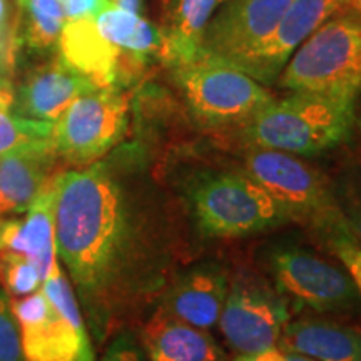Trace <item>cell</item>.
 <instances>
[{
  "label": "cell",
  "mask_w": 361,
  "mask_h": 361,
  "mask_svg": "<svg viewBox=\"0 0 361 361\" xmlns=\"http://www.w3.org/2000/svg\"><path fill=\"white\" fill-rule=\"evenodd\" d=\"M180 189L202 238H246L291 223L283 207L243 171H197Z\"/></svg>",
  "instance_id": "3"
},
{
  "label": "cell",
  "mask_w": 361,
  "mask_h": 361,
  "mask_svg": "<svg viewBox=\"0 0 361 361\" xmlns=\"http://www.w3.org/2000/svg\"><path fill=\"white\" fill-rule=\"evenodd\" d=\"M331 252L343 263V268L353 279L361 300V245L355 238L343 239L331 247Z\"/></svg>",
  "instance_id": "27"
},
{
  "label": "cell",
  "mask_w": 361,
  "mask_h": 361,
  "mask_svg": "<svg viewBox=\"0 0 361 361\" xmlns=\"http://www.w3.org/2000/svg\"><path fill=\"white\" fill-rule=\"evenodd\" d=\"M340 2L343 4V6H350V4H351V0H340Z\"/></svg>",
  "instance_id": "36"
},
{
  "label": "cell",
  "mask_w": 361,
  "mask_h": 361,
  "mask_svg": "<svg viewBox=\"0 0 361 361\" xmlns=\"http://www.w3.org/2000/svg\"><path fill=\"white\" fill-rule=\"evenodd\" d=\"M343 211H345L346 221H348V226L353 233L356 241L361 245V194L358 196L351 197L348 204L341 206Z\"/></svg>",
  "instance_id": "29"
},
{
  "label": "cell",
  "mask_w": 361,
  "mask_h": 361,
  "mask_svg": "<svg viewBox=\"0 0 361 361\" xmlns=\"http://www.w3.org/2000/svg\"><path fill=\"white\" fill-rule=\"evenodd\" d=\"M0 361H25L19 326L4 291H0Z\"/></svg>",
  "instance_id": "25"
},
{
  "label": "cell",
  "mask_w": 361,
  "mask_h": 361,
  "mask_svg": "<svg viewBox=\"0 0 361 361\" xmlns=\"http://www.w3.org/2000/svg\"><path fill=\"white\" fill-rule=\"evenodd\" d=\"M8 301L25 361H94L82 311L61 261L39 291Z\"/></svg>",
  "instance_id": "6"
},
{
  "label": "cell",
  "mask_w": 361,
  "mask_h": 361,
  "mask_svg": "<svg viewBox=\"0 0 361 361\" xmlns=\"http://www.w3.org/2000/svg\"><path fill=\"white\" fill-rule=\"evenodd\" d=\"M279 348L318 361H361V329L328 319H298L284 326Z\"/></svg>",
  "instance_id": "20"
},
{
  "label": "cell",
  "mask_w": 361,
  "mask_h": 361,
  "mask_svg": "<svg viewBox=\"0 0 361 361\" xmlns=\"http://www.w3.org/2000/svg\"><path fill=\"white\" fill-rule=\"evenodd\" d=\"M109 2H114V0H109Z\"/></svg>",
  "instance_id": "38"
},
{
  "label": "cell",
  "mask_w": 361,
  "mask_h": 361,
  "mask_svg": "<svg viewBox=\"0 0 361 361\" xmlns=\"http://www.w3.org/2000/svg\"><path fill=\"white\" fill-rule=\"evenodd\" d=\"M274 288L300 308L316 313H348L360 301V293L346 269L319 258L296 245H279L266 255Z\"/></svg>",
  "instance_id": "9"
},
{
  "label": "cell",
  "mask_w": 361,
  "mask_h": 361,
  "mask_svg": "<svg viewBox=\"0 0 361 361\" xmlns=\"http://www.w3.org/2000/svg\"><path fill=\"white\" fill-rule=\"evenodd\" d=\"M56 250L99 346L154 303L174 276L178 229L151 154L119 144L56 180Z\"/></svg>",
  "instance_id": "1"
},
{
  "label": "cell",
  "mask_w": 361,
  "mask_h": 361,
  "mask_svg": "<svg viewBox=\"0 0 361 361\" xmlns=\"http://www.w3.org/2000/svg\"><path fill=\"white\" fill-rule=\"evenodd\" d=\"M360 123H361V121H360Z\"/></svg>",
  "instance_id": "39"
},
{
  "label": "cell",
  "mask_w": 361,
  "mask_h": 361,
  "mask_svg": "<svg viewBox=\"0 0 361 361\" xmlns=\"http://www.w3.org/2000/svg\"><path fill=\"white\" fill-rule=\"evenodd\" d=\"M104 0H61L64 8L66 20L84 19V17H94L101 8Z\"/></svg>",
  "instance_id": "28"
},
{
  "label": "cell",
  "mask_w": 361,
  "mask_h": 361,
  "mask_svg": "<svg viewBox=\"0 0 361 361\" xmlns=\"http://www.w3.org/2000/svg\"><path fill=\"white\" fill-rule=\"evenodd\" d=\"M117 7L124 8V11L137 13V16H144V0H114Z\"/></svg>",
  "instance_id": "31"
},
{
  "label": "cell",
  "mask_w": 361,
  "mask_h": 361,
  "mask_svg": "<svg viewBox=\"0 0 361 361\" xmlns=\"http://www.w3.org/2000/svg\"><path fill=\"white\" fill-rule=\"evenodd\" d=\"M291 0H224L201 37V56L236 67L274 29Z\"/></svg>",
  "instance_id": "11"
},
{
  "label": "cell",
  "mask_w": 361,
  "mask_h": 361,
  "mask_svg": "<svg viewBox=\"0 0 361 361\" xmlns=\"http://www.w3.org/2000/svg\"><path fill=\"white\" fill-rule=\"evenodd\" d=\"M224 0H168L164 34V64H186L201 57V37L213 13Z\"/></svg>",
  "instance_id": "21"
},
{
  "label": "cell",
  "mask_w": 361,
  "mask_h": 361,
  "mask_svg": "<svg viewBox=\"0 0 361 361\" xmlns=\"http://www.w3.org/2000/svg\"><path fill=\"white\" fill-rule=\"evenodd\" d=\"M350 7H353L355 11H358L361 13V0H351Z\"/></svg>",
  "instance_id": "33"
},
{
  "label": "cell",
  "mask_w": 361,
  "mask_h": 361,
  "mask_svg": "<svg viewBox=\"0 0 361 361\" xmlns=\"http://www.w3.org/2000/svg\"><path fill=\"white\" fill-rule=\"evenodd\" d=\"M129 114L128 89L101 87L75 99L52 123V147L62 168H87L123 144Z\"/></svg>",
  "instance_id": "8"
},
{
  "label": "cell",
  "mask_w": 361,
  "mask_h": 361,
  "mask_svg": "<svg viewBox=\"0 0 361 361\" xmlns=\"http://www.w3.org/2000/svg\"><path fill=\"white\" fill-rule=\"evenodd\" d=\"M11 99H0V156L25 144L52 137V123H40L16 116Z\"/></svg>",
  "instance_id": "23"
},
{
  "label": "cell",
  "mask_w": 361,
  "mask_h": 361,
  "mask_svg": "<svg viewBox=\"0 0 361 361\" xmlns=\"http://www.w3.org/2000/svg\"><path fill=\"white\" fill-rule=\"evenodd\" d=\"M62 171L52 137L0 156V221L24 214Z\"/></svg>",
  "instance_id": "14"
},
{
  "label": "cell",
  "mask_w": 361,
  "mask_h": 361,
  "mask_svg": "<svg viewBox=\"0 0 361 361\" xmlns=\"http://www.w3.org/2000/svg\"><path fill=\"white\" fill-rule=\"evenodd\" d=\"M276 84L291 92L356 101L361 92V13L348 6L323 22L296 49Z\"/></svg>",
  "instance_id": "5"
},
{
  "label": "cell",
  "mask_w": 361,
  "mask_h": 361,
  "mask_svg": "<svg viewBox=\"0 0 361 361\" xmlns=\"http://www.w3.org/2000/svg\"><path fill=\"white\" fill-rule=\"evenodd\" d=\"M149 361H223L224 353L214 338L157 308L139 331Z\"/></svg>",
  "instance_id": "18"
},
{
  "label": "cell",
  "mask_w": 361,
  "mask_h": 361,
  "mask_svg": "<svg viewBox=\"0 0 361 361\" xmlns=\"http://www.w3.org/2000/svg\"><path fill=\"white\" fill-rule=\"evenodd\" d=\"M57 52L99 89H128L137 82L119 49L99 32L94 17L66 20Z\"/></svg>",
  "instance_id": "16"
},
{
  "label": "cell",
  "mask_w": 361,
  "mask_h": 361,
  "mask_svg": "<svg viewBox=\"0 0 361 361\" xmlns=\"http://www.w3.org/2000/svg\"><path fill=\"white\" fill-rule=\"evenodd\" d=\"M229 281V273L218 263L194 264L174 273L161 293L159 308L192 326L211 329L219 322Z\"/></svg>",
  "instance_id": "15"
},
{
  "label": "cell",
  "mask_w": 361,
  "mask_h": 361,
  "mask_svg": "<svg viewBox=\"0 0 361 361\" xmlns=\"http://www.w3.org/2000/svg\"><path fill=\"white\" fill-rule=\"evenodd\" d=\"M99 89L54 52L27 67L12 84L11 111L40 123H54L75 99Z\"/></svg>",
  "instance_id": "13"
},
{
  "label": "cell",
  "mask_w": 361,
  "mask_h": 361,
  "mask_svg": "<svg viewBox=\"0 0 361 361\" xmlns=\"http://www.w3.org/2000/svg\"><path fill=\"white\" fill-rule=\"evenodd\" d=\"M66 24L61 0H16L13 44L17 56H51L57 52Z\"/></svg>",
  "instance_id": "22"
},
{
  "label": "cell",
  "mask_w": 361,
  "mask_h": 361,
  "mask_svg": "<svg viewBox=\"0 0 361 361\" xmlns=\"http://www.w3.org/2000/svg\"><path fill=\"white\" fill-rule=\"evenodd\" d=\"M286 361H318L311 356H306L303 353H293V351H286Z\"/></svg>",
  "instance_id": "32"
},
{
  "label": "cell",
  "mask_w": 361,
  "mask_h": 361,
  "mask_svg": "<svg viewBox=\"0 0 361 361\" xmlns=\"http://www.w3.org/2000/svg\"><path fill=\"white\" fill-rule=\"evenodd\" d=\"M166 2H168V0H162V4H164V6H166Z\"/></svg>",
  "instance_id": "37"
},
{
  "label": "cell",
  "mask_w": 361,
  "mask_h": 361,
  "mask_svg": "<svg viewBox=\"0 0 361 361\" xmlns=\"http://www.w3.org/2000/svg\"><path fill=\"white\" fill-rule=\"evenodd\" d=\"M99 32L123 54L135 79L154 62L164 61V34L144 16L128 12L104 0L94 16Z\"/></svg>",
  "instance_id": "19"
},
{
  "label": "cell",
  "mask_w": 361,
  "mask_h": 361,
  "mask_svg": "<svg viewBox=\"0 0 361 361\" xmlns=\"http://www.w3.org/2000/svg\"><path fill=\"white\" fill-rule=\"evenodd\" d=\"M56 180L44 189L22 218L16 216L0 221V252H11L32 261L44 281L57 261L54 218Z\"/></svg>",
  "instance_id": "17"
},
{
  "label": "cell",
  "mask_w": 361,
  "mask_h": 361,
  "mask_svg": "<svg viewBox=\"0 0 361 361\" xmlns=\"http://www.w3.org/2000/svg\"><path fill=\"white\" fill-rule=\"evenodd\" d=\"M356 101L313 92L273 99L239 128L247 147L273 149L298 157L323 154L348 141Z\"/></svg>",
  "instance_id": "2"
},
{
  "label": "cell",
  "mask_w": 361,
  "mask_h": 361,
  "mask_svg": "<svg viewBox=\"0 0 361 361\" xmlns=\"http://www.w3.org/2000/svg\"><path fill=\"white\" fill-rule=\"evenodd\" d=\"M233 361H250V356H247V355H239L238 358H234Z\"/></svg>",
  "instance_id": "35"
},
{
  "label": "cell",
  "mask_w": 361,
  "mask_h": 361,
  "mask_svg": "<svg viewBox=\"0 0 361 361\" xmlns=\"http://www.w3.org/2000/svg\"><path fill=\"white\" fill-rule=\"evenodd\" d=\"M247 356H250V361H286V351L279 348V346H274V348Z\"/></svg>",
  "instance_id": "30"
},
{
  "label": "cell",
  "mask_w": 361,
  "mask_h": 361,
  "mask_svg": "<svg viewBox=\"0 0 361 361\" xmlns=\"http://www.w3.org/2000/svg\"><path fill=\"white\" fill-rule=\"evenodd\" d=\"M169 69L188 109L204 128H241L274 99L266 85L218 59L201 56Z\"/></svg>",
  "instance_id": "7"
},
{
  "label": "cell",
  "mask_w": 361,
  "mask_h": 361,
  "mask_svg": "<svg viewBox=\"0 0 361 361\" xmlns=\"http://www.w3.org/2000/svg\"><path fill=\"white\" fill-rule=\"evenodd\" d=\"M101 361H149L141 341L130 328L114 333L106 343Z\"/></svg>",
  "instance_id": "26"
},
{
  "label": "cell",
  "mask_w": 361,
  "mask_h": 361,
  "mask_svg": "<svg viewBox=\"0 0 361 361\" xmlns=\"http://www.w3.org/2000/svg\"><path fill=\"white\" fill-rule=\"evenodd\" d=\"M44 278L32 261L0 252V284L8 300H19L42 288Z\"/></svg>",
  "instance_id": "24"
},
{
  "label": "cell",
  "mask_w": 361,
  "mask_h": 361,
  "mask_svg": "<svg viewBox=\"0 0 361 361\" xmlns=\"http://www.w3.org/2000/svg\"><path fill=\"white\" fill-rule=\"evenodd\" d=\"M290 318V301L276 288L247 271H239L229 281L218 323L236 353L256 355L278 346Z\"/></svg>",
  "instance_id": "10"
},
{
  "label": "cell",
  "mask_w": 361,
  "mask_h": 361,
  "mask_svg": "<svg viewBox=\"0 0 361 361\" xmlns=\"http://www.w3.org/2000/svg\"><path fill=\"white\" fill-rule=\"evenodd\" d=\"M345 7L348 6H343L340 0H291L268 37L252 49L236 69L263 85L276 84L296 49L323 22Z\"/></svg>",
  "instance_id": "12"
},
{
  "label": "cell",
  "mask_w": 361,
  "mask_h": 361,
  "mask_svg": "<svg viewBox=\"0 0 361 361\" xmlns=\"http://www.w3.org/2000/svg\"><path fill=\"white\" fill-rule=\"evenodd\" d=\"M0 99H11V101H12V92H7V90H0Z\"/></svg>",
  "instance_id": "34"
},
{
  "label": "cell",
  "mask_w": 361,
  "mask_h": 361,
  "mask_svg": "<svg viewBox=\"0 0 361 361\" xmlns=\"http://www.w3.org/2000/svg\"><path fill=\"white\" fill-rule=\"evenodd\" d=\"M243 164V173L255 179L283 207L291 223L310 228L329 250L343 239L355 238L326 179L298 156L250 147Z\"/></svg>",
  "instance_id": "4"
}]
</instances>
